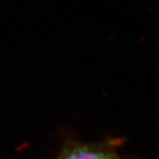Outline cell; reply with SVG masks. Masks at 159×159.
<instances>
[{
    "label": "cell",
    "instance_id": "1",
    "mask_svg": "<svg viewBox=\"0 0 159 159\" xmlns=\"http://www.w3.org/2000/svg\"><path fill=\"white\" fill-rule=\"evenodd\" d=\"M57 159H124L108 143L69 142L61 149Z\"/></svg>",
    "mask_w": 159,
    "mask_h": 159
}]
</instances>
